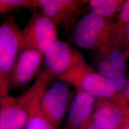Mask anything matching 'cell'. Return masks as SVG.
<instances>
[{"mask_svg": "<svg viewBox=\"0 0 129 129\" xmlns=\"http://www.w3.org/2000/svg\"><path fill=\"white\" fill-rule=\"evenodd\" d=\"M58 40L57 27L42 13L32 14L22 32L20 50L30 48L43 54Z\"/></svg>", "mask_w": 129, "mask_h": 129, "instance_id": "obj_5", "label": "cell"}, {"mask_svg": "<svg viewBox=\"0 0 129 129\" xmlns=\"http://www.w3.org/2000/svg\"><path fill=\"white\" fill-rule=\"evenodd\" d=\"M129 23V0L125 1L120 12L117 25L121 29Z\"/></svg>", "mask_w": 129, "mask_h": 129, "instance_id": "obj_17", "label": "cell"}, {"mask_svg": "<svg viewBox=\"0 0 129 129\" xmlns=\"http://www.w3.org/2000/svg\"><path fill=\"white\" fill-rule=\"evenodd\" d=\"M97 67L99 73L111 84L118 94L125 99V91L127 83L125 74L113 68L105 59L102 57L98 61Z\"/></svg>", "mask_w": 129, "mask_h": 129, "instance_id": "obj_13", "label": "cell"}, {"mask_svg": "<svg viewBox=\"0 0 129 129\" xmlns=\"http://www.w3.org/2000/svg\"><path fill=\"white\" fill-rule=\"evenodd\" d=\"M51 77L49 72L43 71L25 92L17 96L9 94L0 98V129H25L32 103L47 88Z\"/></svg>", "mask_w": 129, "mask_h": 129, "instance_id": "obj_1", "label": "cell"}, {"mask_svg": "<svg viewBox=\"0 0 129 129\" xmlns=\"http://www.w3.org/2000/svg\"><path fill=\"white\" fill-rule=\"evenodd\" d=\"M22 32L13 16L0 25V98L9 95V78L20 53Z\"/></svg>", "mask_w": 129, "mask_h": 129, "instance_id": "obj_4", "label": "cell"}, {"mask_svg": "<svg viewBox=\"0 0 129 129\" xmlns=\"http://www.w3.org/2000/svg\"><path fill=\"white\" fill-rule=\"evenodd\" d=\"M69 97L68 84L59 80L47 88L40 97L42 112L57 129L67 112Z\"/></svg>", "mask_w": 129, "mask_h": 129, "instance_id": "obj_7", "label": "cell"}, {"mask_svg": "<svg viewBox=\"0 0 129 129\" xmlns=\"http://www.w3.org/2000/svg\"><path fill=\"white\" fill-rule=\"evenodd\" d=\"M119 32L117 23L91 13L83 16L78 22L74 30V40L80 48L100 50L115 40Z\"/></svg>", "mask_w": 129, "mask_h": 129, "instance_id": "obj_3", "label": "cell"}, {"mask_svg": "<svg viewBox=\"0 0 129 129\" xmlns=\"http://www.w3.org/2000/svg\"><path fill=\"white\" fill-rule=\"evenodd\" d=\"M122 129H129V118L128 120H127L126 123L125 124L124 126L123 127Z\"/></svg>", "mask_w": 129, "mask_h": 129, "instance_id": "obj_21", "label": "cell"}, {"mask_svg": "<svg viewBox=\"0 0 129 129\" xmlns=\"http://www.w3.org/2000/svg\"><path fill=\"white\" fill-rule=\"evenodd\" d=\"M125 99H126L127 102L128 104L129 103V79L128 81V83L127 84V86H126V88H125Z\"/></svg>", "mask_w": 129, "mask_h": 129, "instance_id": "obj_20", "label": "cell"}, {"mask_svg": "<svg viewBox=\"0 0 129 129\" xmlns=\"http://www.w3.org/2000/svg\"><path fill=\"white\" fill-rule=\"evenodd\" d=\"M44 54L30 48L20 50L9 78L10 88L20 87L29 83L38 73Z\"/></svg>", "mask_w": 129, "mask_h": 129, "instance_id": "obj_8", "label": "cell"}, {"mask_svg": "<svg viewBox=\"0 0 129 129\" xmlns=\"http://www.w3.org/2000/svg\"><path fill=\"white\" fill-rule=\"evenodd\" d=\"M92 13L106 19L120 12L125 1L123 0H90L88 1Z\"/></svg>", "mask_w": 129, "mask_h": 129, "instance_id": "obj_15", "label": "cell"}, {"mask_svg": "<svg viewBox=\"0 0 129 129\" xmlns=\"http://www.w3.org/2000/svg\"><path fill=\"white\" fill-rule=\"evenodd\" d=\"M129 113L105 99L98 98L93 112V121L100 129H122Z\"/></svg>", "mask_w": 129, "mask_h": 129, "instance_id": "obj_9", "label": "cell"}, {"mask_svg": "<svg viewBox=\"0 0 129 129\" xmlns=\"http://www.w3.org/2000/svg\"><path fill=\"white\" fill-rule=\"evenodd\" d=\"M43 91L38 95L30 106L25 129H57L47 118L40 109V97Z\"/></svg>", "mask_w": 129, "mask_h": 129, "instance_id": "obj_14", "label": "cell"}, {"mask_svg": "<svg viewBox=\"0 0 129 129\" xmlns=\"http://www.w3.org/2000/svg\"><path fill=\"white\" fill-rule=\"evenodd\" d=\"M96 98L84 91H77L69 107L65 129H83L91 120Z\"/></svg>", "mask_w": 129, "mask_h": 129, "instance_id": "obj_10", "label": "cell"}, {"mask_svg": "<svg viewBox=\"0 0 129 129\" xmlns=\"http://www.w3.org/2000/svg\"><path fill=\"white\" fill-rule=\"evenodd\" d=\"M99 52L101 53V57L105 59L113 68L118 71L125 74L128 56L124 47L119 42L118 37L115 40L100 50Z\"/></svg>", "mask_w": 129, "mask_h": 129, "instance_id": "obj_12", "label": "cell"}, {"mask_svg": "<svg viewBox=\"0 0 129 129\" xmlns=\"http://www.w3.org/2000/svg\"><path fill=\"white\" fill-rule=\"evenodd\" d=\"M118 39L124 47L129 57V23L120 30Z\"/></svg>", "mask_w": 129, "mask_h": 129, "instance_id": "obj_18", "label": "cell"}, {"mask_svg": "<svg viewBox=\"0 0 129 129\" xmlns=\"http://www.w3.org/2000/svg\"><path fill=\"white\" fill-rule=\"evenodd\" d=\"M44 60L46 70L57 77L85 62L83 54L76 48L59 40L44 53Z\"/></svg>", "mask_w": 129, "mask_h": 129, "instance_id": "obj_6", "label": "cell"}, {"mask_svg": "<svg viewBox=\"0 0 129 129\" xmlns=\"http://www.w3.org/2000/svg\"><path fill=\"white\" fill-rule=\"evenodd\" d=\"M83 129H100V128L97 126L96 124H95L94 122H93L92 119H91V120L90 121L89 123H88V124Z\"/></svg>", "mask_w": 129, "mask_h": 129, "instance_id": "obj_19", "label": "cell"}, {"mask_svg": "<svg viewBox=\"0 0 129 129\" xmlns=\"http://www.w3.org/2000/svg\"><path fill=\"white\" fill-rule=\"evenodd\" d=\"M35 8V0H0V15L17 9Z\"/></svg>", "mask_w": 129, "mask_h": 129, "instance_id": "obj_16", "label": "cell"}, {"mask_svg": "<svg viewBox=\"0 0 129 129\" xmlns=\"http://www.w3.org/2000/svg\"><path fill=\"white\" fill-rule=\"evenodd\" d=\"M36 8L50 19L57 27L77 10L85 1L81 0H35Z\"/></svg>", "mask_w": 129, "mask_h": 129, "instance_id": "obj_11", "label": "cell"}, {"mask_svg": "<svg viewBox=\"0 0 129 129\" xmlns=\"http://www.w3.org/2000/svg\"><path fill=\"white\" fill-rule=\"evenodd\" d=\"M59 80L73 85L77 91H84L97 98L108 100L129 113V105L120 96L111 84L99 72L83 63L74 68L57 77Z\"/></svg>", "mask_w": 129, "mask_h": 129, "instance_id": "obj_2", "label": "cell"}]
</instances>
